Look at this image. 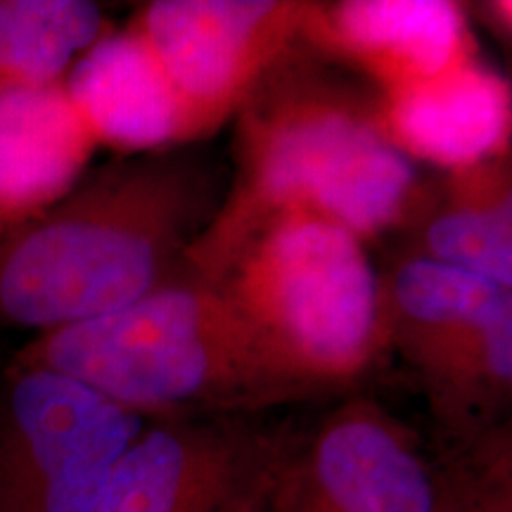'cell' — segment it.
I'll list each match as a JSON object with an SVG mask.
<instances>
[{"label": "cell", "mask_w": 512, "mask_h": 512, "mask_svg": "<svg viewBox=\"0 0 512 512\" xmlns=\"http://www.w3.org/2000/svg\"><path fill=\"white\" fill-rule=\"evenodd\" d=\"M235 174L183 259L181 278L214 283L268 219L304 207L363 242L406 226L422 185L389 145L375 100L332 79L304 48L273 69L235 114Z\"/></svg>", "instance_id": "obj_1"}, {"label": "cell", "mask_w": 512, "mask_h": 512, "mask_svg": "<svg viewBox=\"0 0 512 512\" xmlns=\"http://www.w3.org/2000/svg\"><path fill=\"white\" fill-rule=\"evenodd\" d=\"M226 183L195 152L119 157L0 235V323L55 330L136 304L181 278Z\"/></svg>", "instance_id": "obj_2"}, {"label": "cell", "mask_w": 512, "mask_h": 512, "mask_svg": "<svg viewBox=\"0 0 512 512\" xmlns=\"http://www.w3.org/2000/svg\"><path fill=\"white\" fill-rule=\"evenodd\" d=\"M15 366L72 377L145 418L245 415L318 396L219 287L192 278L107 316L38 332Z\"/></svg>", "instance_id": "obj_3"}, {"label": "cell", "mask_w": 512, "mask_h": 512, "mask_svg": "<svg viewBox=\"0 0 512 512\" xmlns=\"http://www.w3.org/2000/svg\"><path fill=\"white\" fill-rule=\"evenodd\" d=\"M209 285L316 394L349 387L387 354L368 245L318 211L275 214Z\"/></svg>", "instance_id": "obj_4"}, {"label": "cell", "mask_w": 512, "mask_h": 512, "mask_svg": "<svg viewBox=\"0 0 512 512\" xmlns=\"http://www.w3.org/2000/svg\"><path fill=\"white\" fill-rule=\"evenodd\" d=\"M384 351H396L437 425L441 451L475 444L512 396V287L406 256L380 275Z\"/></svg>", "instance_id": "obj_5"}, {"label": "cell", "mask_w": 512, "mask_h": 512, "mask_svg": "<svg viewBox=\"0 0 512 512\" xmlns=\"http://www.w3.org/2000/svg\"><path fill=\"white\" fill-rule=\"evenodd\" d=\"M150 420L72 377L15 366L0 389V512H95Z\"/></svg>", "instance_id": "obj_6"}, {"label": "cell", "mask_w": 512, "mask_h": 512, "mask_svg": "<svg viewBox=\"0 0 512 512\" xmlns=\"http://www.w3.org/2000/svg\"><path fill=\"white\" fill-rule=\"evenodd\" d=\"M302 0H155L131 24L176 95L185 143L214 136L304 46Z\"/></svg>", "instance_id": "obj_7"}, {"label": "cell", "mask_w": 512, "mask_h": 512, "mask_svg": "<svg viewBox=\"0 0 512 512\" xmlns=\"http://www.w3.org/2000/svg\"><path fill=\"white\" fill-rule=\"evenodd\" d=\"M266 512H434L432 460L411 427L356 396L285 439Z\"/></svg>", "instance_id": "obj_8"}, {"label": "cell", "mask_w": 512, "mask_h": 512, "mask_svg": "<svg viewBox=\"0 0 512 512\" xmlns=\"http://www.w3.org/2000/svg\"><path fill=\"white\" fill-rule=\"evenodd\" d=\"M283 441L242 415L152 418L114 465L95 512H226Z\"/></svg>", "instance_id": "obj_9"}, {"label": "cell", "mask_w": 512, "mask_h": 512, "mask_svg": "<svg viewBox=\"0 0 512 512\" xmlns=\"http://www.w3.org/2000/svg\"><path fill=\"white\" fill-rule=\"evenodd\" d=\"M304 46L358 69L375 93L430 79L477 57L467 12L451 0L309 3Z\"/></svg>", "instance_id": "obj_10"}, {"label": "cell", "mask_w": 512, "mask_h": 512, "mask_svg": "<svg viewBox=\"0 0 512 512\" xmlns=\"http://www.w3.org/2000/svg\"><path fill=\"white\" fill-rule=\"evenodd\" d=\"M373 100L377 126L408 162L451 171L510 155V86L479 55Z\"/></svg>", "instance_id": "obj_11"}, {"label": "cell", "mask_w": 512, "mask_h": 512, "mask_svg": "<svg viewBox=\"0 0 512 512\" xmlns=\"http://www.w3.org/2000/svg\"><path fill=\"white\" fill-rule=\"evenodd\" d=\"M98 147L64 81L0 88V235L60 202Z\"/></svg>", "instance_id": "obj_12"}, {"label": "cell", "mask_w": 512, "mask_h": 512, "mask_svg": "<svg viewBox=\"0 0 512 512\" xmlns=\"http://www.w3.org/2000/svg\"><path fill=\"white\" fill-rule=\"evenodd\" d=\"M64 83L100 147L131 157L188 145L176 95L131 24L107 31Z\"/></svg>", "instance_id": "obj_13"}, {"label": "cell", "mask_w": 512, "mask_h": 512, "mask_svg": "<svg viewBox=\"0 0 512 512\" xmlns=\"http://www.w3.org/2000/svg\"><path fill=\"white\" fill-rule=\"evenodd\" d=\"M510 171V155L446 171L427 200L422 192L418 209L408 219L413 223V252L408 256L512 287Z\"/></svg>", "instance_id": "obj_14"}, {"label": "cell", "mask_w": 512, "mask_h": 512, "mask_svg": "<svg viewBox=\"0 0 512 512\" xmlns=\"http://www.w3.org/2000/svg\"><path fill=\"white\" fill-rule=\"evenodd\" d=\"M105 34L86 0H0V88L64 81Z\"/></svg>", "instance_id": "obj_15"}, {"label": "cell", "mask_w": 512, "mask_h": 512, "mask_svg": "<svg viewBox=\"0 0 512 512\" xmlns=\"http://www.w3.org/2000/svg\"><path fill=\"white\" fill-rule=\"evenodd\" d=\"M434 512H512L510 427L475 444L441 451L432 463Z\"/></svg>", "instance_id": "obj_16"}, {"label": "cell", "mask_w": 512, "mask_h": 512, "mask_svg": "<svg viewBox=\"0 0 512 512\" xmlns=\"http://www.w3.org/2000/svg\"><path fill=\"white\" fill-rule=\"evenodd\" d=\"M283 446H285V441H283ZM283 446H280V451H283ZM280 451L275 453L271 463H268L264 470H261L259 475H256L252 482L245 486V491H242V494L228 505L226 512H266L268 494H271V484H273L275 465H278Z\"/></svg>", "instance_id": "obj_17"}, {"label": "cell", "mask_w": 512, "mask_h": 512, "mask_svg": "<svg viewBox=\"0 0 512 512\" xmlns=\"http://www.w3.org/2000/svg\"><path fill=\"white\" fill-rule=\"evenodd\" d=\"M482 17L486 19L491 29L498 31V34H505V38H510V17H512V5L510 0H496V3H482Z\"/></svg>", "instance_id": "obj_18"}]
</instances>
